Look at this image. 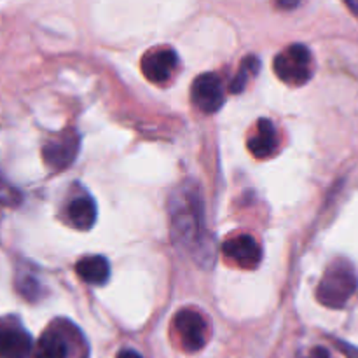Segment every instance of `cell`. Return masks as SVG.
I'll use <instances>...</instances> for the list:
<instances>
[{
  "mask_svg": "<svg viewBox=\"0 0 358 358\" xmlns=\"http://www.w3.org/2000/svg\"><path fill=\"white\" fill-rule=\"evenodd\" d=\"M171 236L201 264H212L215 248L205 226L203 199L194 184H184L170 198Z\"/></svg>",
  "mask_w": 358,
  "mask_h": 358,
  "instance_id": "6da1fadb",
  "label": "cell"
},
{
  "mask_svg": "<svg viewBox=\"0 0 358 358\" xmlns=\"http://www.w3.org/2000/svg\"><path fill=\"white\" fill-rule=\"evenodd\" d=\"M358 289V276L355 268L348 261L332 262L324 273L317 287V299L324 306L339 310L346 306Z\"/></svg>",
  "mask_w": 358,
  "mask_h": 358,
  "instance_id": "7a4b0ae2",
  "label": "cell"
},
{
  "mask_svg": "<svg viewBox=\"0 0 358 358\" xmlns=\"http://www.w3.org/2000/svg\"><path fill=\"white\" fill-rule=\"evenodd\" d=\"M280 80L290 86H303L313 76V59L306 45L292 44L283 49L273 62Z\"/></svg>",
  "mask_w": 358,
  "mask_h": 358,
  "instance_id": "3957f363",
  "label": "cell"
},
{
  "mask_svg": "<svg viewBox=\"0 0 358 358\" xmlns=\"http://www.w3.org/2000/svg\"><path fill=\"white\" fill-rule=\"evenodd\" d=\"M173 331L180 343V348L189 353L199 352L208 343V322L199 311L191 308H184L175 315Z\"/></svg>",
  "mask_w": 358,
  "mask_h": 358,
  "instance_id": "277c9868",
  "label": "cell"
},
{
  "mask_svg": "<svg viewBox=\"0 0 358 358\" xmlns=\"http://www.w3.org/2000/svg\"><path fill=\"white\" fill-rule=\"evenodd\" d=\"M191 100L205 114H215L226 101L222 80L215 73H201L191 86Z\"/></svg>",
  "mask_w": 358,
  "mask_h": 358,
  "instance_id": "5b68a950",
  "label": "cell"
},
{
  "mask_svg": "<svg viewBox=\"0 0 358 358\" xmlns=\"http://www.w3.org/2000/svg\"><path fill=\"white\" fill-rule=\"evenodd\" d=\"M79 135L73 129H66L45 143L42 149V157L55 170L69 168L79 152Z\"/></svg>",
  "mask_w": 358,
  "mask_h": 358,
  "instance_id": "8992f818",
  "label": "cell"
},
{
  "mask_svg": "<svg viewBox=\"0 0 358 358\" xmlns=\"http://www.w3.org/2000/svg\"><path fill=\"white\" fill-rule=\"evenodd\" d=\"M222 254L234 264L243 269H255L261 264L262 250L254 236L250 234H238L222 243Z\"/></svg>",
  "mask_w": 358,
  "mask_h": 358,
  "instance_id": "52a82bcc",
  "label": "cell"
},
{
  "mask_svg": "<svg viewBox=\"0 0 358 358\" xmlns=\"http://www.w3.org/2000/svg\"><path fill=\"white\" fill-rule=\"evenodd\" d=\"M178 56L173 49H154L142 58V72L147 80L154 84H164L177 70Z\"/></svg>",
  "mask_w": 358,
  "mask_h": 358,
  "instance_id": "ba28073f",
  "label": "cell"
},
{
  "mask_svg": "<svg viewBox=\"0 0 358 358\" xmlns=\"http://www.w3.org/2000/svg\"><path fill=\"white\" fill-rule=\"evenodd\" d=\"M31 336L20 325H0V358H27Z\"/></svg>",
  "mask_w": 358,
  "mask_h": 358,
  "instance_id": "9c48e42d",
  "label": "cell"
},
{
  "mask_svg": "<svg viewBox=\"0 0 358 358\" xmlns=\"http://www.w3.org/2000/svg\"><path fill=\"white\" fill-rule=\"evenodd\" d=\"M276 147H278L276 128L268 119H261L257 124V131L248 140V149L257 159H266L276 152Z\"/></svg>",
  "mask_w": 358,
  "mask_h": 358,
  "instance_id": "30bf717a",
  "label": "cell"
},
{
  "mask_svg": "<svg viewBox=\"0 0 358 358\" xmlns=\"http://www.w3.org/2000/svg\"><path fill=\"white\" fill-rule=\"evenodd\" d=\"M66 220L79 231H90L96 222V205L90 196H79L66 206Z\"/></svg>",
  "mask_w": 358,
  "mask_h": 358,
  "instance_id": "8fae6325",
  "label": "cell"
},
{
  "mask_svg": "<svg viewBox=\"0 0 358 358\" xmlns=\"http://www.w3.org/2000/svg\"><path fill=\"white\" fill-rule=\"evenodd\" d=\"M76 271L83 282L90 285H103L110 276V264L101 255H87L77 262Z\"/></svg>",
  "mask_w": 358,
  "mask_h": 358,
  "instance_id": "7c38bea8",
  "label": "cell"
},
{
  "mask_svg": "<svg viewBox=\"0 0 358 358\" xmlns=\"http://www.w3.org/2000/svg\"><path fill=\"white\" fill-rule=\"evenodd\" d=\"M37 358H69V343L59 332H44L38 339Z\"/></svg>",
  "mask_w": 358,
  "mask_h": 358,
  "instance_id": "4fadbf2b",
  "label": "cell"
},
{
  "mask_svg": "<svg viewBox=\"0 0 358 358\" xmlns=\"http://www.w3.org/2000/svg\"><path fill=\"white\" fill-rule=\"evenodd\" d=\"M259 69H261V62H259L257 56H254V55L245 56L243 62H241V65H240V70H238L236 76L233 77V83H231V86H229L231 93L240 94L241 91L247 87V84L250 83L252 77L257 76Z\"/></svg>",
  "mask_w": 358,
  "mask_h": 358,
  "instance_id": "5bb4252c",
  "label": "cell"
},
{
  "mask_svg": "<svg viewBox=\"0 0 358 358\" xmlns=\"http://www.w3.org/2000/svg\"><path fill=\"white\" fill-rule=\"evenodd\" d=\"M38 289H41V285H38L37 280L30 278V276H23L20 282V292L23 294L27 299L30 301H35L38 297Z\"/></svg>",
  "mask_w": 358,
  "mask_h": 358,
  "instance_id": "9a60e30c",
  "label": "cell"
},
{
  "mask_svg": "<svg viewBox=\"0 0 358 358\" xmlns=\"http://www.w3.org/2000/svg\"><path fill=\"white\" fill-rule=\"evenodd\" d=\"M276 6L280 7V9H285V10H290V9H296L297 6H299L303 0H275Z\"/></svg>",
  "mask_w": 358,
  "mask_h": 358,
  "instance_id": "2e32d148",
  "label": "cell"
},
{
  "mask_svg": "<svg viewBox=\"0 0 358 358\" xmlns=\"http://www.w3.org/2000/svg\"><path fill=\"white\" fill-rule=\"evenodd\" d=\"M306 358H332V357L325 348H313L310 353H308Z\"/></svg>",
  "mask_w": 358,
  "mask_h": 358,
  "instance_id": "e0dca14e",
  "label": "cell"
},
{
  "mask_svg": "<svg viewBox=\"0 0 358 358\" xmlns=\"http://www.w3.org/2000/svg\"><path fill=\"white\" fill-rule=\"evenodd\" d=\"M117 358H143V357L140 355L138 352H135V350L126 348V350H121V352L117 353Z\"/></svg>",
  "mask_w": 358,
  "mask_h": 358,
  "instance_id": "ac0fdd59",
  "label": "cell"
},
{
  "mask_svg": "<svg viewBox=\"0 0 358 358\" xmlns=\"http://www.w3.org/2000/svg\"><path fill=\"white\" fill-rule=\"evenodd\" d=\"M345 3L350 7V10H352L353 14L358 16V0H345Z\"/></svg>",
  "mask_w": 358,
  "mask_h": 358,
  "instance_id": "d6986e66",
  "label": "cell"
}]
</instances>
